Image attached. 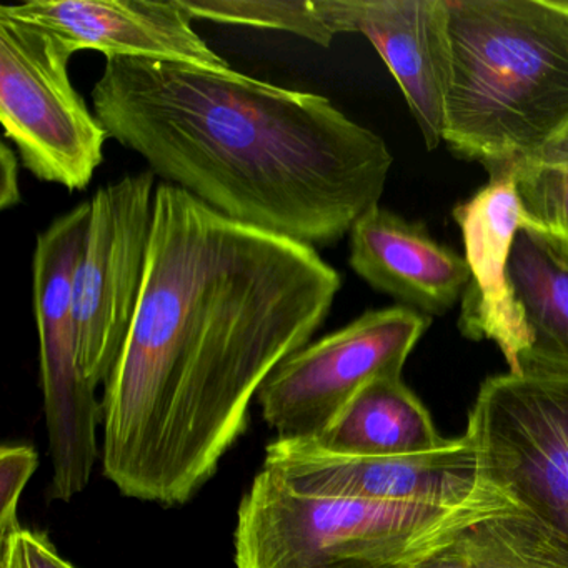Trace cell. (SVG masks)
I'll list each match as a JSON object with an SVG mask.
<instances>
[{"label": "cell", "instance_id": "16", "mask_svg": "<svg viewBox=\"0 0 568 568\" xmlns=\"http://www.w3.org/2000/svg\"><path fill=\"white\" fill-rule=\"evenodd\" d=\"M448 442L402 377H387L365 385L324 435L298 444L337 457L382 458L428 454Z\"/></svg>", "mask_w": 568, "mask_h": 568}, {"label": "cell", "instance_id": "23", "mask_svg": "<svg viewBox=\"0 0 568 568\" xmlns=\"http://www.w3.org/2000/svg\"><path fill=\"white\" fill-rule=\"evenodd\" d=\"M554 8L560 9V11L567 12L568 14V0H548Z\"/></svg>", "mask_w": 568, "mask_h": 568}, {"label": "cell", "instance_id": "20", "mask_svg": "<svg viewBox=\"0 0 568 568\" xmlns=\"http://www.w3.org/2000/svg\"><path fill=\"white\" fill-rule=\"evenodd\" d=\"M39 467L38 452L28 445L0 448V541L22 530L18 505L26 485Z\"/></svg>", "mask_w": 568, "mask_h": 568}, {"label": "cell", "instance_id": "22", "mask_svg": "<svg viewBox=\"0 0 568 568\" xmlns=\"http://www.w3.org/2000/svg\"><path fill=\"white\" fill-rule=\"evenodd\" d=\"M19 159L14 149L8 144L0 145V209L16 207L21 202V189H19Z\"/></svg>", "mask_w": 568, "mask_h": 568}, {"label": "cell", "instance_id": "10", "mask_svg": "<svg viewBox=\"0 0 568 568\" xmlns=\"http://www.w3.org/2000/svg\"><path fill=\"white\" fill-rule=\"evenodd\" d=\"M264 467L297 494L317 498L462 507L498 494L481 480L467 435L428 454L382 458L337 457L277 438L267 445Z\"/></svg>", "mask_w": 568, "mask_h": 568}, {"label": "cell", "instance_id": "6", "mask_svg": "<svg viewBox=\"0 0 568 568\" xmlns=\"http://www.w3.org/2000/svg\"><path fill=\"white\" fill-rule=\"evenodd\" d=\"M91 221V202L55 219L36 242L32 307L51 448V497L69 501L91 480L98 462L102 402L79 365L74 288Z\"/></svg>", "mask_w": 568, "mask_h": 568}, {"label": "cell", "instance_id": "4", "mask_svg": "<svg viewBox=\"0 0 568 568\" xmlns=\"http://www.w3.org/2000/svg\"><path fill=\"white\" fill-rule=\"evenodd\" d=\"M515 507L501 494L414 507L297 494L262 467L242 497L235 568H408L475 518Z\"/></svg>", "mask_w": 568, "mask_h": 568}, {"label": "cell", "instance_id": "7", "mask_svg": "<svg viewBox=\"0 0 568 568\" xmlns=\"http://www.w3.org/2000/svg\"><path fill=\"white\" fill-rule=\"evenodd\" d=\"M68 45L0 11V122L39 181L84 191L104 161L102 122L72 85Z\"/></svg>", "mask_w": 568, "mask_h": 568}, {"label": "cell", "instance_id": "13", "mask_svg": "<svg viewBox=\"0 0 568 568\" xmlns=\"http://www.w3.org/2000/svg\"><path fill=\"white\" fill-rule=\"evenodd\" d=\"M454 219L460 225L470 268L458 328L470 341L495 342L511 374H517L527 337L508 285L507 265L515 235L521 227H535L534 222L521 207L511 175L491 178L454 209Z\"/></svg>", "mask_w": 568, "mask_h": 568}, {"label": "cell", "instance_id": "8", "mask_svg": "<svg viewBox=\"0 0 568 568\" xmlns=\"http://www.w3.org/2000/svg\"><path fill=\"white\" fill-rule=\"evenodd\" d=\"M430 317L398 307L368 311L282 362L257 394L262 417L278 440L324 435L352 398L377 378L402 368L430 325Z\"/></svg>", "mask_w": 568, "mask_h": 568}, {"label": "cell", "instance_id": "17", "mask_svg": "<svg viewBox=\"0 0 568 568\" xmlns=\"http://www.w3.org/2000/svg\"><path fill=\"white\" fill-rule=\"evenodd\" d=\"M408 568H568L517 507L475 518L428 548Z\"/></svg>", "mask_w": 568, "mask_h": 568}, {"label": "cell", "instance_id": "1", "mask_svg": "<svg viewBox=\"0 0 568 568\" xmlns=\"http://www.w3.org/2000/svg\"><path fill=\"white\" fill-rule=\"evenodd\" d=\"M341 287L312 245L239 224L161 182L141 302L101 400L105 477L135 500L187 504Z\"/></svg>", "mask_w": 568, "mask_h": 568}, {"label": "cell", "instance_id": "19", "mask_svg": "<svg viewBox=\"0 0 568 568\" xmlns=\"http://www.w3.org/2000/svg\"><path fill=\"white\" fill-rule=\"evenodd\" d=\"M510 175L535 227L568 237V132L515 165Z\"/></svg>", "mask_w": 568, "mask_h": 568}, {"label": "cell", "instance_id": "9", "mask_svg": "<svg viewBox=\"0 0 568 568\" xmlns=\"http://www.w3.org/2000/svg\"><path fill=\"white\" fill-rule=\"evenodd\" d=\"M155 174H129L92 195L75 274L79 365L98 388L111 377L141 302L154 221Z\"/></svg>", "mask_w": 568, "mask_h": 568}, {"label": "cell", "instance_id": "18", "mask_svg": "<svg viewBox=\"0 0 568 568\" xmlns=\"http://www.w3.org/2000/svg\"><path fill=\"white\" fill-rule=\"evenodd\" d=\"M181 4L194 21L287 32L321 48H328L335 38L322 0H181Z\"/></svg>", "mask_w": 568, "mask_h": 568}, {"label": "cell", "instance_id": "2", "mask_svg": "<svg viewBox=\"0 0 568 568\" xmlns=\"http://www.w3.org/2000/svg\"><path fill=\"white\" fill-rule=\"evenodd\" d=\"M99 121L155 178L248 227L312 247L377 207L394 158L327 98L234 71L105 59Z\"/></svg>", "mask_w": 568, "mask_h": 568}, {"label": "cell", "instance_id": "14", "mask_svg": "<svg viewBox=\"0 0 568 568\" xmlns=\"http://www.w3.org/2000/svg\"><path fill=\"white\" fill-rule=\"evenodd\" d=\"M348 239V264L358 277L428 317L450 311L470 281L465 257L381 205L355 222Z\"/></svg>", "mask_w": 568, "mask_h": 568}, {"label": "cell", "instance_id": "21", "mask_svg": "<svg viewBox=\"0 0 568 568\" xmlns=\"http://www.w3.org/2000/svg\"><path fill=\"white\" fill-rule=\"evenodd\" d=\"M0 568H75L55 550L48 535L26 530L0 541Z\"/></svg>", "mask_w": 568, "mask_h": 568}, {"label": "cell", "instance_id": "15", "mask_svg": "<svg viewBox=\"0 0 568 568\" xmlns=\"http://www.w3.org/2000/svg\"><path fill=\"white\" fill-rule=\"evenodd\" d=\"M507 277L527 337L517 374L568 375V237L521 227Z\"/></svg>", "mask_w": 568, "mask_h": 568}, {"label": "cell", "instance_id": "11", "mask_svg": "<svg viewBox=\"0 0 568 568\" xmlns=\"http://www.w3.org/2000/svg\"><path fill=\"white\" fill-rule=\"evenodd\" d=\"M335 36L357 32L377 49L430 151L444 141L450 82L447 0H322Z\"/></svg>", "mask_w": 568, "mask_h": 568}, {"label": "cell", "instance_id": "3", "mask_svg": "<svg viewBox=\"0 0 568 568\" xmlns=\"http://www.w3.org/2000/svg\"><path fill=\"white\" fill-rule=\"evenodd\" d=\"M444 141L491 178L568 132V14L548 0H447Z\"/></svg>", "mask_w": 568, "mask_h": 568}, {"label": "cell", "instance_id": "12", "mask_svg": "<svg viewBox=\"0 0 568 568\" xmlns=\"http://www.w3.org/2000/svg\"><path fill=\"white\" fill-rule=\"evenodd\" d=\"M19 21L58 36L72 54L98 51L105 59H149L231 71L194 31L181 0H31L0 6Z\"/></svg>", "mask_w": 568, "mask_h": 568}, {"label": "cell", "instance_id": "5", "mask_svg": "<svg viewBox=\"0 0 568 568\" xmlns=\"http://www.w3.org/2000/svg\"><path fill=\"white\" fill-rule=\"evenodd\" d=\"M485 485L530 518L568 558V375H495L465 432Z\"/></svg>", "mask_w": 568, "mask_h": 568}]
</instances>
